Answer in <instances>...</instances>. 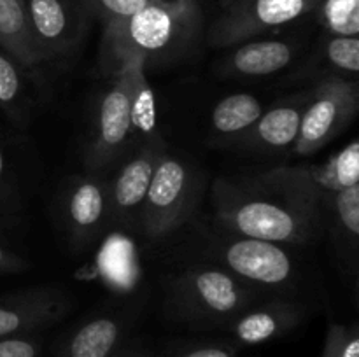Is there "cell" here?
<instances>
[{
  "label": "cell",
  "instance_id": "cell-24",
  "mask_svg": "<svg viewBox=\"0 0 359 357\" xmlns=\"http://www.w3.org/2000/svg\"><path fill=\"white\" fill-rule=\"evenodd\" d=\"M321 357H359V335L356 326L330 324Z\"/></svg>",
  "mask_w": 359,
  "mask_h": 357
},
{
  "label": "cell",
  "instance_id": "cell-32",
  "mask_svg": "<svg viewBox=\"0 0 359 357\" xmlns=\"http://www.w3.org/2000/svg\"><path fill=\"white\" fill-rule=\"evenodd\" d=\"M111 357H153L149 352L142 349H123L119 352H114Z\"/></svg>",
  "mask_w": 359,
  "mask_h": 357
},
{
  "label": "cell",
  "instance_id": "cell-10",
  "mask_svg": "<svg viewBox=\"0 0 359 357\" xmlns=\"http://www.w3.org/2000/svg\"><path fill=\"white\" fill-rule=\"evenodd\" d=\"M263 189L277 192L290 202L304 206L319 217V206L340 191L333 174L332 160L323 164H297L277 167L256 178Z\"/></svg>",
  "mask_w": 359,
  "mask_h": 357
},
{
  "label": "cell",
  "instance_id": "cell-21",
  "mask_svg": "<svg viewBox=\"0 0 359 357\" xmlns=\"http://www.w3.org/2000/svg\"><path fill=\"white\" fill-rule=\"evenodd\" d=\"M316 10L330 35H359V0H321Z\"/></svg>",
  "mask_w": 359,
  "mask_h": 357
},
{
  "label": "cell",
  "instance_id": "cell-28",
  "mask_svg": "<svg viewBox=\"0 0 359 357\" xmlns=\"http://www.w3.org/2000/svg\"><path fill=\"white\" fill-rule=\"evenodd\" d=\"M42 340L35 335L11 336L0 340V357H39Z\"/></svg>",
  "mask_w": 359,
  "mask_h": 357
},
{
  "label": "cell",
  "instance_id": "cell-16",
  "mask_svg": "<svg viewBox=\"0 0 359 357\" xmlns=\"http://www.w3.org/2000/svg\"><path fill=\"white\" fill-rule=\"evenodd\" d=\"M293 46L283 41L244 42L230 56V66L242 76H269L293 59Z\"/></svg>",
  "mask_w": 359,
  "mask_h": 357
},
{
  "label": "cell",
  "instance_id": "cell-4",
  "mask_svg": "<svg viewBox=\"0 0 359 357\" xmlns=\"http://www.w3.org/2000/svg\"><path fill=\"white\" fill-rule=\"evenodd\" d=\"M116 79L104 94L95 121L93 136L86 153L90 168L105 167L125 150L132 139V94L137 74L146 69L142 56H123L116 59Z\"/></svg>",
  "mask_w": 359,
  "mask_h": 357
},
{
  "label": "cell",
  "instance_id": "cell-18",
  "mask_svg": "<svg viewBox=\"0 0 359 357\" xmlns=\"http://www.w3.org/2000/svg\"><path fill=\"white\" fill-rule=\"evenodd\" d=\"M105 214V191L95 178L79 181L69 195L67 217L77 237H88L102 223Z\"/></svg>",
  "mask_w": 359,
  "mask_h": 357
},
{
  "label": "cell",
  "instance_id": "cell-25",
  "mask_svg": "<svg viewBox=\"0 0 359 357\" xmlns=\"http://www.w3.org/2000/svg\"><path fill=\"white\" fill-rule=\"evenodd\" d=\"M330 203H333L337 217H339L340 224L347 233L353 237L359 234V184L351 186V188H344L337 191L335 195L330 198Z\"/></svg>",
  "mask_w": 359,
  "mask_h": 357
},
{
  "label": "cell",
  "instance_id": "cell-5",
  "mask_svg": "<svg viewBox=\"0 0 359 357\" xmlns=\"http://www.w3.org/2000/svg\"><path fill=\"white\" fill-rule=\"evenodd\" d=\"M359 108L358 80L332 77L316 88L311 102L305 105L300 132L294 140L298 154L318 153L330 140L349 126Z\"/></svg>",
  "mask_w": 359,
  "mask_h": 357
},
{
  "label": "cell",
  "instance_id": "cell-9",
  "mask_svg": "<svg viewBox=\"0 0 359 357\" xmlns=\"http://www.w3.org/2000/svg\"><path fill=\"white\" fill-rule=\"evenodd\" d=\"M223 261L233 275L258 286H284L294 275L293 259L280 244L256 238L242 237L224 245Z\"/></svg>",
  "mask_w": 359,
  "mask_h": 357
},
{
  "label": "cell",
  "instance_id": "cell-1",
  "mask_svg": "<svg viewBox=\"0 0 359 357\" xmlns=\"http://www.w3.org/2000/svg\"><path fill=\"white\" fill-rule=\"evenodd\" d=\"M273 196L270 191L256 195L219 182L216 188L217 217L228 230L244 238L273 244L307 241L314 233L318 216L277 192Z\"/></svg>",
  "mask_w": 359,
  "mask_h": 357
},
{
  "label": "cell",
  "instance_id": "cell-31",
  "mask_svg": "<svg viewBox=\"0 0 359 357\" xmlns=\"http://www.w3.org/2000/svg\"><path fill=\"white\" fill-rule=\"evenodd\" d=\"M146 2L163 7H184L189 4H195V0H146Z\"/></svg>",
  "mask_w": 359,
  "mask_h": 357
},
{
  "label": "cell",
  "instance_id": "cell-2",
  "mask_svg": "<svg viewBox=\"0 0 359 357\" xmlns=\"http://www.w3.org/2000/svg\"><path fill=\"white\" fill-rule=\"evenodd\" d=\"M200 27L198 6L163 7L147 4L126 20L104 27V52L111 59L142 56L163 59L181 52L195 38Z\"/></svg>",
  "mask_w": 359,
  "mask_h": 357
},
{
  "label": "cell",
  "instance_id": "cell-29",
  "mask_svg": "<svg viewBox=\"0 0 359 357\" xmlns=\"http://www.w3.org/2000/svg\"><path fill=\"white\" fill-rule=\"evenodd\" d=\"M172 357H237V354L235 349L228 345H203L179 352Z\"/></svg>",
  "mask_w": 359,
  "mask_h": 357
},
{
  "label": "cell",
  "instance_id": "cell-19",
  "mask_svg": "<svg viewBox=\"0 0 359 357\" xmlns=\"http://www.w3.org/2000/svg\"><path fill=\"white\" fill-rule=\"evenodd\" d=\"M263 114V105L255 94L235 93L223 98L212 111V126L223 135L251 130Z\"/></svg>",
  "mask_w": 359,
  "mask_h": 357
},
{
  "label": "cell",
  "instance_id": "cell-13",
  "mask_svg": "<svg viewBox=\"0 0 359 357\" xmlns=\"http://www.w3.org/2000/svg\"><path fill=\"white\" fill-rule=\"evenodd\" d=\"M300 310L290 303H269L244 310L230 322L231 332L244 345H258L279 338L300 322Z\"/></svg>",
  "mask_w": 359,
  "mask_h": 357
},
{
  "label": "cell",
  "instance_id": "cell-12",
  "mask_svg": "<svg viewBox=\"0 0 359 357\" xmlns=\"http://www.w3.org/2000/svg\"><path fill=\"white\" fill-rule=\"evenodd\" d=\"M0 48L25 70L37 69L46 62L23 0H0Z\"/></svg>",
  "mask_w": 359,
  "mask_h": 357
},
{
  "label": "cell",
  "instance_id": "cell-22",
  "mask_svg": "<svg viewBox=\"0 0 359 357\" xmlns=\"http://www.w3.org/2000/svg\"><path fill=\"white\" fill-rule=\"evenodd\" d=\"M23 77L21 66L0 48V107L11 118H20L23 111Z\"/></svg>",
  "mask_w": 359,
  "mask_h": 357
},
{
  "label": "cell",
  "instance_id": "cell-15",
  "mask_svg": "<svg viewBox=\"0 0 359 357\" xmlns=\"http://www.w3.org/2000/svg\"><path fill=\"white\" fill-rule=\"evenodd\" d=\"M125 336L119 318L95 317L74 329L60 342L56 357H111Z\"/></svg>",
  "mask_w": 359,
  "mask_h": 357
},
{
  "label": "cell",
  "instance_id": "cell-8",
  "mask_svg": "<svg viewBox=\"0 0 359 357\" xmlns=\"http://www.w3.org/2000/svg\"><path fill=\"white\" fill-rule=\"evenodd\" d=\"M35 41L46 62L74 55L91 20L86 0H23Z\"/></svg>",
  "mask_w": 359,
  "mask_h": 357
},
{
  "label": "cell",
  "instance_id": "cell-14",
  "mask_svg": "<svg viewBox=\"0 0 359 357\" xmlns=\"http://www.w3.org/2000/svg\"><path fill=\"white\" fill-rule=\"evenodd\" d=\"M163 154L161 139L144 142L142 150L118 175L112 189V206L116 212H128L144 202L158 160Z\"/></svg>",
  "mask_w": 359,
  "mask_h": 357
},
{
  "label": "cell",
  "instance_id": "cell-7",
  "mask_svg": "<svg viewBox=\"0 0 359 357\" xmlns=\"http://www.w3.org/2000/svg\"><path fill=\"white\" fill-rule=\"evenodd\" d=\"M195 196V177L177 158L161 154L144 198V227L151 237H163L189 214Z\"/></svg>",
  "mask_w": 359,
  "mask_h": 357
},
{
  "label": "cell",
  "instance_id": "cell-30",
  "mask_svg": "<svg viewBox=\"0 0 359 357\" xmlns=\"http://www.w3.org/2000/svg\"><path fill=\"white\" fill-rule=\"evenodd\" d=\"M21 266H23L21 259L0 244V272H14V270H20Z\"/></svg>",
  "mask_w": 359,
  "mask_h": 357
},
{
  "label": "cell",
  "instance_id": "cell-11",
  "mask_svg": "<svg viewBox=\"0 0 359 357\" xmlns=\"http://www.w3.org/2000/svg\"><path fill=\"white\" fill-rule=\"evenodd\" d=\"M69 310L65 294L55 289H32L0 298V340L34 335L60 321Z\"/></svg>",
  "mask_w": 359,
  "mask_h": 357
},
{
  "label": "cell",
  "instance_id": "cell-3",
  "mask_svg": "<svg viewBox=\"0 0 359 357\" xmlns=\"http://www.w3.org/2000/svg\"><path fill=\"white\" fill-rule=\"evenodd\" d=\"M179 317L195 324H224L248 310L249 290L231 273L217 268H195L182 273L172 289Z\"/></svg>",
  "mask_w": 359,
  "mask_h": 357
},
{
  "label": "cell",
  "instance_id": "cell-23",
  "mask_svg": "<svg viewBox=\"0 0 359 357\" xmlns=\"http://www.w3.org/2000/svg\"><path fill=\"white\" fill-rule=\"evenodd\" d=\"M325 55L335 69L356 76L359 72V38L330 35L325 44Z\"/></svg>",
  "mask_w": 359,
  "mask_h": 357
},
{
  "label": "cell",
  "instance_id": "cell-27",
  "mask_svg": "<svg viewBox=\"0 0 359 357\" xmlns=\"http://www.w3.org/2000/svg\"><path fill=\"white\" fill-rule=\"evenodd\" d=\"M333 164L337 184L340 189L359 184V144L353 140L342 150L330 158Z\"/></svg>",
  "mask_w": 359,
  "mask_h": 357
},
{
  "label": "cell",
  "instance_id": "cell-20",
  "mask_svg": "<svg viewBox=\"0 0 359 357\" xmlns=\"http://www.w3.org/2000/svg\"><path fill=\"white\" fill-rule=\"evenodd\" d=\"M132 133L144 136V142L158 139L156 132V107H154V94L146 79L144 70L137 74L135 86L132 94Z\"/></svg>",
  "mask_w": 359,
  "mask_h": 357
},
{
  "label": "cell",
  "instance_id": "cell-33",
  "mask_svg": "<svg viewBox=\"0 0 359 357\" xmlns=\"http://www.w3.org/2000/svg\"><path fill=\"white\" fill-rule=\"evenodd\" d=\"M4 168H6V161H4V153H2V147H0V181H2Z\"/></svg>",
  "mask_w": 359,
  "mask_h": 357
},
{
  "label": "cell",
  "instance_id": "cell-34",
  "mask_svg": "<svg viewBox=\"0 0 359 357\" xmlns=\"http://www.w3.org/2000/svg\"><path fill=\"white\" fill-rule=\"evenodd\" d=\"M319 2H321V0H319Z\"/></svg>",
  "mask_w": 359,
  "mask_h": 357
},
{
  "label": "cell",
  "instance_id": "cell-6",
  "mask_svg": "<svg viewBox=\"0 0 359 357\" xmlns=\"http://www.w3.org/2000/svg\"><path fill=\"white\" fill-rule=\"evenodd\" d=\"M319 0H228L214 21L209 41L231 46L291 23L318 9Z\"/></svg>",
  "mask_w": 359,
  "mask_h": 357
},
{
  "label": "cell",
  "instance_id": "cell-26",
  "mask_svg": "<svg viewBox=\"0 0 359 357\" xmlns=\"http://www.w3.org/2000/svg\"><path fill=\"white\" fill-rule=\"evenodd\" d=\"M91 16L105 24L126 20L147 6L146 0H86Z\"/></svg>",
  "mask_w": 359,
  "mask_h": 357
},
{
  "label": "cell",
  "instance_id": "cell-17",
  "mask_svg": "<svg viewBox=\"0 0 359 357\" xmlns=\"http://www.w3.org/2000/svg\"><path fill=\"white\" fill-rule=\"evenodd\" d=\"M304 108L297 104H286L263 112L251 128V142L263 149L290 147L300 132Z\"/></svg>",
  "mask_w": 359,
  "mask_h": 357
}]
</instances>
